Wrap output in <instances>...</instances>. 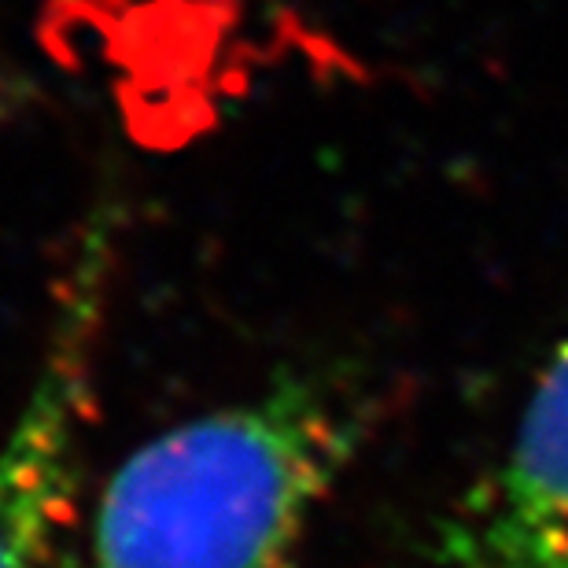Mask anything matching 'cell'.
Returning <instances> with one entry per match:
<instances>
[{"label": "cell", "instance_id": "6da1fadb", "mask_svg": "<svg viewBox=\"0 0 568 568\" xmlns=\"http://www.w3.org/2000/svg\"><path fill=\"white\" fill-rule=\"evenodd\" d=\"M355 443L358 410L311 377H281L170 425L111 469L89 565L300 568Z\"/></svg>", "mask_w": 568, "mask_h": 568}, {"label": "cell", "instance_id": "7a4b0ae2", "mask_svg": "<svg viewBox=\"0 0 568 568\" xmlns=\"http://www.w3.org/2000/svg\"><path fill=\"white\" fill-rule=\"evenodd\" d=\"M115 233L97 219L55 295L38 366L0 439V568H49L74 506L100 347L111 311Z\"/></svg>", "mask_w": 568, "mask_h": 568}, {"label": "cell", "instance_id": "3957f363", "mask_svg": "<svg viewBox=\"0 0 568 568\" xmlns=\"http://www.w3.org/2000/svg\"><path fill=\"white\" fill-rule=\"evenodd\" d=\"M425 568H568V336L506 450L443 520Z\"/></svg>", "mask_w": 568, "mask_h": 568}]
</instances>
